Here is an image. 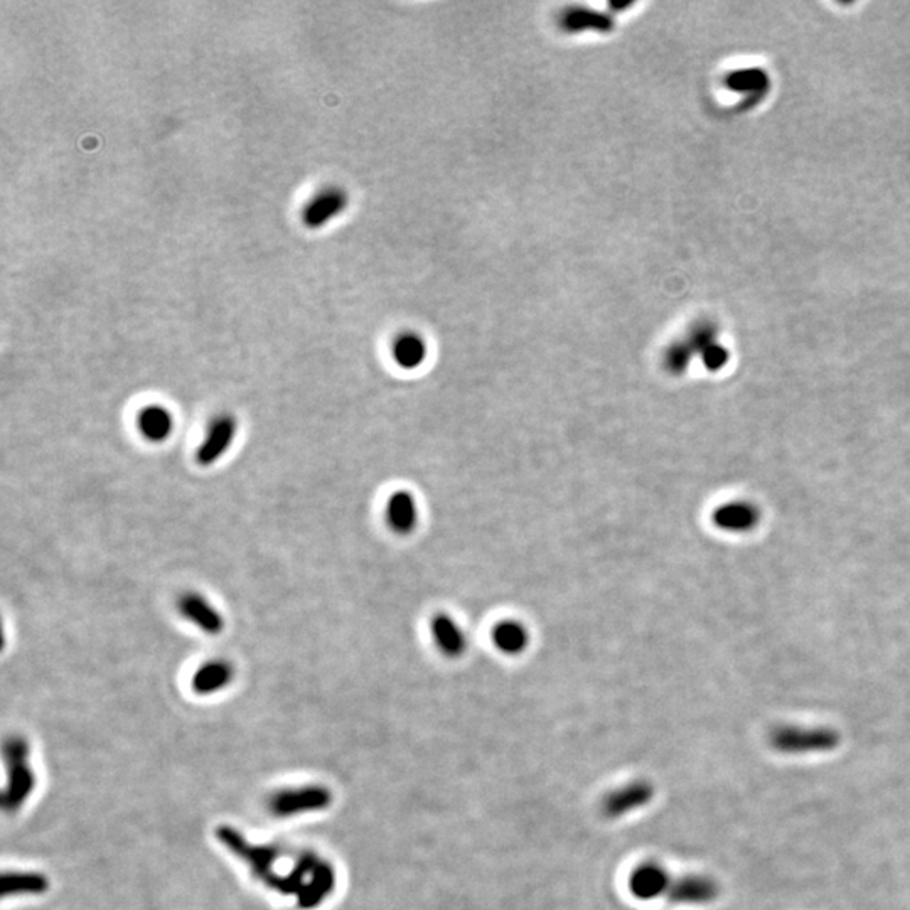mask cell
<instances>
[{
	"instance_id": "ba28073f",
	"label": "cell",
	"mask_w": 910,
	"mask_h": 910,
	"mask_svg": "<svg viewBox=\"0 0 910 910\" xmlns=\"http://www.w3.org/2000/svg\"><path fill=\"white\" fill-rule=\"evenodd\" d=\"M179 611L188 621L193 622L196 628L206 634L216 635L225 628V619L220 614L218 609L211 606L204 597L197 593H186L179 599Z\"/></svg>"
},
{
	"instance_id": "277c9868",
	"label": "cell",
	"mask_w": 910,
	"mask_h": 910,
	"mask_svg": "<svg viewBox=\"0 0 910 910\" xmlns=\"http://www.w3.org/2000/svg\"><path fill=\"white\" fill-rule=\"evenodd\" d=\"M672 887V878L666 868L657 861H643L629 875V890L640 900H654L667 893Z\"/></svg>"
},
{
	"instance_id": "8992f818",
	"label": "cell",
	"mask_w": 910,
	"mask_h": 910,
	"mask_svg": "<svg viewBox=\"0 0 910 910\" xmlns=\"http://www.w3.org/2000/svg\"><path fill=\"white\" fill-rule=\"evenodd\" d=\"M560 28L564 33H599L609 34L614 31L615 22L611 14L593 11L589 8H570L560 15Z\"/></svg>"
},
{
	"instance_id": "7a4b0ae2",
	"label": "cell",
	"mask_w": 910,
	"mask_h": 910,
	"mask_svg": "<svg viewBox=\"0 0 910 910\" xmlns=\"http://www.w3.org/2000/svg\"><path fill=\"white\" fill-rule=\"evenodd\" d=\"M838 743V736L832 730H803V728H781L772 736V746L782 752H814L828 750Z\"/></svg>"
},
{
	"instance_id": "3957f363",
	"label": "cell",
	"mask_w": 910,
	"mask_h": 910,
	"mask_svg": "<svg viewBox=\"0 0 910 910\" xmlns=\"http://www.w3.org/2000/svg\"><path fill=\"white\" fill-rule=\"evenodd\" d=\"M350 203L346 191L341 188H325L308 201L302 211L303 225L319 229L329 225L343 213Z\"/></svg>"
},
{
	"instance_id": "4fadbf2b",
	"label": "cell",
	"mask_w": 910,
	"mask_h": 910,
	"mask_svg": "<svg viewBox=\"0 0 910 910\" xmlns=\"http://www.w3.org/2000/svg\"><path fill=\"white\" fill-rule=\"evenodd\" d=\"M427 343L424 338L417 332H404L393 343V357L397 361L398 366L404 370L420 368L424 361L427 360Z\"/></svg>"
},
{
	"instance_id": "5b68a950",
	"label": "cell",
	"mask_w": 910,
	"mask_h": 910,
	"mask_svg": "<svg viewBox=\"0 0 910 910\" xmlns=\"http://www.w3.org/2000/svg\"><path fill=\"white\" fill-rule=\"evenodd\" d=\"M236 430H238V425H236L235 417H232V415H222V417L216 418L211 424L210 430H207L206 439L197 450V464L207 468V465L218 462L223 453L232 447Z\"/></svg>"
},
{
	"instance_id": "5bb4252c",
	"label": "cell",
	"mask_w": 910,
	"mask_h": 910,
	"mask_svg": "<svg viewBox=\"0 0 910 910\" xmlns=\"http://www.w3.org/2000/svg\"><path fill=\"white\" fill-rule=\"evenodd\" d=\"M494 646L507 656H518L525 653L529 644V632L525 625L516 621H504L493 631Z\"/></svg>"
},
{
	"instance_id": "9c48e42d",
	"label": "cell",
	"mask_w": 910,
	"mask_h": 910,
	"mask_svg": "<svg viewBox=\"0 0 910 910\" xmlns=\"http://www.w3.org/2000/svg\"><path fill=\"white\" fill-rule=\"evenodd\" d=\"M331 803V793L324 788L293 789L290 793L280 794L274 803V810L279 814H297L302 811L322 810Z\"/></svg>"
},
{
	"instance_id": "30bf717a",
	"label": "cell",
	"mask_w": 910,
	"mask_h": 910,
	"mask_svg": "<svg viewBox=\"0 0 910 910\" xmlns=\"http://www.w3.org/2000/svg\"><path fill=\"white\" fill-rule=\"evenodd\" d=\"M386 522L389 528L398 535H408L414 532L418 523V506L415 497L407 491L392 494L386 503Z\"/></svg>"
},
{
	"instance_id": "7c38bea8",
	"label": "cell",
	"mask_w": 910,
	"mask_h": 910,
	"mask_svg": "<svg viewBox=\"0 0 910 910\" xmlns=\"http://www.w3.org/2000/svg\"><path fill=\"white\" fill-rule=\"evenodd\" d=\"M140 433L150 442H164L174 429V418L164 407L152 405L143 408L139 415Z\"/></svg>"
},
{
	"instance_id": "e0dca14e",
	"label": "cell",
	"mask_w": 910,
	"mask_h": 910,
	"mask_svg": "<svg viewBox=\"0 0 910 910\" xmlns=\"http://www.w3.org/2000/svg\"><path fill=\"white\" fill-rule=\"evenodd\" d=\"M47 889V880L38 874H12L4 877V896H34Z\"/></svg>"
},
{
	"instance_id": "52a82bcc",
	"label": "cell",
	"mask_w": 910,
	"mask_h": 910,
	"mask_svg": "<svg viewBox=\"0 0 910 910\" xmlns=\"http://www.w3.org/2000/svg\"><path fill=\"white\" fill-rule=\"evenodd\" d=\"M717 897V884L702 875H685L672 882L667 899L679 906H700L711 902Z\"/></svg>"
},
{
	"instance_id": "8fae6325",
	"label": "cell",
	"mask_w": 910,
	"mask_h": 910,
	"mask_svg": "<svg viewBox=\"0 0 910 910\" xmlns=\"http://www.w3.org/2000/svg\"><path fill=\"white\" fill-rule=\"evenodd\" d=\"M432 635L440 653L447 657H461L468 650V638L456 619L439 614L432 621Z\"/></svg>"
},
{
	"instance_id": "6da1fadb",
	"label": "cell",
	"mask_w": 910,
	"mask_h": 910,
	"mask_svg": "<svg viewBox=\"0 0 910 910\" xmlns=\"http://www.w3.org/2000/svg\"><path fill=\"white\" fill-rule=\"evenodd\" d=\"M653 784L643 781V779H638V781L628 782V784L606 794L602 804H600V810H602L603 816L618 820V817L628 816V814L646 806L653 801Z\"/></svg>"
},
{
	"instance_id": "ac0fdd59",
	"label": "cell",
	"mask_w": 910,
	"mask_h": 910,
	"mask_svg": "<svg viewBox=\"0 0 910 910\" xmlns=\"http://www.w3.org/2000/svg\"><path fill=\"white\" fill-rule=\"evenodd\" d=\"M631 6H632V2H625V4H622V2H611V9H614V11H618V12L619 11H624V9H629V8H631Z\"/></svg>"
},
{
	"instance_id": "2e32d148",
	"label": "cell",
	"mask_w": 910,
	"mask_h": 910,
	"mask_svg": "<svg viewBox=\"0 0 910 910\" xmlns=\"http://www.w3.org/2000/svg\"><path fill=\"white\" fill-rule=\"evenodd\" d=\"M753 522H756V514L752 507L746 504H730L715 513V523L720 528L730 529V532H742L753 525Z\"/></svg>"
},
{
	"instance_id": "9a60e30c",
	"label": "cell",
	"mask_w": 910,
	"mask_h": 910,
	"mask_svg": "<svg viewBox=\"0 0 910 910\" xmlns=\"http://www.w3.org/2000/svg\"><path fill=\"white\" fill-rule=\"evenodd\" d=\"M233 679V667L225 661H213L197 670L193 679L194 689L201 695L220 692Z\"/></svg>"
}]
</instances>
